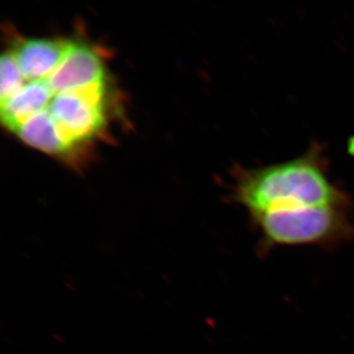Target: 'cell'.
I'll use <instances>...</instances> for the list:
<instances>
[{
  "instance_id": "cell-1",
  "label": "cell",
  "mask_w": 354,
  "mask_h": 354,
  "mask_svg": "<svg viewBox=\"0 0 354 354\" xmlns=\"http://www.w3.org/2000/svg\"><path fill=\"white\" fill-rule=\"evenodd\" d=\"M234 198L251 216L301 207L349 206L344 191L328 176L317 147L288 162L237 171Z\"/></svg>"
},
{
  "instance_id": "cell-2",
  "label": "cell",
  "mask_w": 354,
  "mask_h": 354,
  "mask_svg": "<svg viewBox=\"0 0 354 354\" xmlns=\"http://www.w3.org/2000/svg\"><path fill=\"white\" fill-rule=\"evenodd\" d=\"M349 206H314L277 209L251 216L263 245H330L354 239Z\"/></svg>"
},
{
  "instance_id": "cell-3",
  "label": "cell",
  "mask_w": 354,
  "mask_h": 354,
  "mask_svg": "<svg viewBox=\"0 0 354 354\" xmlns=\"http://www.w3.org/2000/svg\"><path fill=\"white\" fill-rule=\"evenodd\" d=\"M104 81L53 95L46 109L72 148L90 141L104 130Z\"/></svg>"
},
{
  "instance_id": "cell-4",
  "label": "cell",
  "mask_w": 354,
  "mask_h": 354,
  "mask_svg": "<svg viewBox=\"0 0 354 354\" xmlns=\"http://www.w3.org/2000/svg\"><path fill=\"white\" fill-rule=\"evenodd\" d=\"M102 58L86 44L70 41L68 50L57 67L46 79L53 94L104 81Z\"/></svg>"
},
{
  "instance_id": "cell-5",
  "label": "cell",
  "mask_w": 354,
  "mask_h": 354,
  "mask_svg": "<svg viewBox=\"0 0 354 354\" xmlns=\"http://www.w3.org/2000/svg\"><path fill=\"white\" fill-rule=\"evenodd\" d=\"M69 44L64 39H24L11 51L26 80H46L62 64Z\"/></svg>"
},
{
  "instance_id": "cell-6",
  "label": "cell",
  "mask_w": 354,
  "mask_h": 354,
  "mask_svg": "<svg viewBox=\"0 0 354 354\" xmlns=\"http://www.w3.org/2000/svg\"><path fill=\"white\" fill-rule=\"evenodd\" d=\"M53 95L46 80L29 81L15 94L0 102L2 124L9 131L17 132L30 118L48 109Z\"/></svg>"
},
{
  "instance_id": "cell-7",
  "label": "cell",
  "mask_w": 354,
  "mask_h": 354,
  "mask_svg": "<svg viewBox=\"0 0 354 354\" xmlns=\"http://www.w3.org/2000/svg\"><path fill=\"white\" fill-rule=\"evenodd\" d=\"M32 148L50 155H68L74 150L65 141L48 109L30 118L15 133Z\"/></svg>"
},
{
  "instance_id": "cell-8",
  "label": "cell",
  "mask_w": 354,
  "mask_h": 354,
  "mask_svg": "<svg viewBox=\"0 0 354 354\" xmlns=\"http://www.w3.org/2000/svg\"><path fill=\"white\" fill-rule=\"evenodd\" d=\"M25 81L12 51L7 50L0 62V101H6L15 94L25 85Z\"/></svg>"
}]
</instances>
